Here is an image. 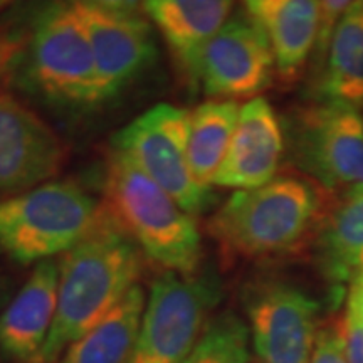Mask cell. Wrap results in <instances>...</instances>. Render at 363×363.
<instances>
[{
	"label": "cell",
	"instance_id": "obj_30",
	"mask_svg": "<svg viewBox=\"0 0 363 363\" xmlns=\"http://www.w3.org/2000/svg\"><path fill=\"white\" fill-rule=\"evenodd\" d=\"M254 363H261V362H259V360H257V362H254Z\"/></svg>",
	"mask_w": 363,
	"mask_h": 363
},
{
	"label": "cell",
	"instance_id": "obj_20",
	"mask_svg": "<svg viewBox=\"0 0 363 363\" xmlns=\"http://www.w3.org/2000/svg\"><path fill=\"white\" fill-rule=\"evenodd\" d=\"M240 106L235 101H211L190 111L189 165L194 179L212 189L216 175L225 160L239 120Z\"/></svg>",
	"mask_w": 363,
	"mask_h": 363
},
{
	"label": "cell",
	"instance_id": "obj_1",
	"mask_svg": "<svg viewBox=\"0 0 363 363\" xmlns=\"http://www.w3.org/2000/svg\"><path fill=\"white\" fill-rule=\"evenodd\" d=\"M330 190L299 175H281L257 189L235 190L208 220L220 251L239 259L296 252L315 239Z\"/></svg>",
	"mask_w": 363,
	"mask_h": 363
},
{
	"label": "cell",
	"instance_id": "obj_10",
	"mask_svg": "<svg viewBox=\"0 0 363 363\" xmlns=\"http://www.w3.org/2000/svg\"><path fill=\"white\" fill-rule=\"evenodd\" d=\"M249 335L261 363H310L320 303L288 283H264L247 296Z\"/></svg>",
	"mask_w": 363,
	"mask_h": 363
},
{
	"label": "cell",
	"instance_id": "obj_17",
	"mask_svg": "<svg viewBox=\"0 0 363 363\" xmlns=\"http://www.w3.org/2000/svg\"><path fill=\"white\" fill-rule=\"evenodd\" d=\"M318 94L323 103L363 108V0H357L335 27L320 66Z\"/></svg>",
	"mask_w": 363,
	"mask_h": 363
},
{
	"label": "cell",
	"instance_id": "obj_24",
	"mask_svg": "<svg viewBox=\"0 0 363 363\" xmlns=\"http://www.w3.org/2000/svg\"><path fill=\"white\" fill-rule=\"evenodd\" d=\"M357 0H321V16H320V33H318V43L315 49V59L321 66L323 57L328 49L330 39L333 30L343 13L350 9Z\"/></svg>",
	"mask_w": 363,
	"mask_h": 363
},
{
	"label": "cell",
	"instance_id": "obj_28",
	"mask_svg": "<svg viewBox=\"0 0 363 363\" xmlns=\"http://www.w3.org/2000/svg\"><path fill=\"white\" fill-rule=\"evenodd\" d=\"M348 293H350L352 296L357 299V303H358V305H360L362 311H363V271L360 272V274L357 276L355 279L352 281L350 289H348Z\"/></svg>",
	"mask_w": 363,
	"mask_h": 363
},
{
	"label": "cell",
	"instance_id": "obj_22",
	"mask_svg": "<svg viewBox=\"0 0 363 363\" xmlns=\"http://www.w3.org/2000/svg\"><path fill=\"white\" fill-rule=\"evenodd\" d=\"M340 326L348 363H363V311L350 293L347 298V310L340 318Z\"/></svg>",
	"mask_w": 363,
	"mask_h": 363
},
{
	"label": "cell",
	"instance_id": "obj_15",
	"mask_svg": "<svg viewBox=\"0 0 363 363\" xmlns=\"http://www.w3.org/2000/svg\"><path fill=\"white\" fill-rule=\"evenodd\" d=\"M235 0H142L143 11L194 81L203 48L230 19Z\"/></svg>",
	"mask_w": 363,
	"mask_h": 363
},
{
	"label": "cell",
	"instance_id": "obj_7",
	"mask_svg": "<svg viewBox=\"0 0 363 363\" xmlns=\"http://www.w3.org/2000/svg\"><path fill=\"white\" fill-rule=\"evenodd\" d=\"M35 84L59 101L99 103L94 54L74 4H52L40 13L30 39Z\"/></svg>",
	"mask_w": 363,
	"mask_h": 363
},
{
	"label": "cell",
	"instance_id": "obj_3",
	"mask_svg": "<svg viewBox=\"0 0 363 363\" xmlns=\"http://www.w3.org/2000/svg\"><path fill=\"white\" fill-rule=\"evenodd\" d=\"M103 195L104 214L150 261L184 276L197 272L202 238L192 216L115 148L106 160Z\"/></svg>",
	"mask_w": 363,
	"mask_h": 363
},
{
	"label": "cell",
	"instance_id": "obj_11",
	"mask_svg": "<svg viewBox=\"0 0 363 363\" xmlns=\"http://www.w3.org/2000/svg\"><path fill=\"white\" fill-rule=\"evenodd\" d=\"M62 145L40 118L0 94V194L13 195L45 184L62 165Z\"/></svg>",
	"mask_w": 363,
	"mask_h": 363
},
{
	"label": "cell",
	"instance_id": "obj_26",
	"mask_svg": "<svg viewBox=\"0 0 363 363\" xmlns=\"http://www.w3.org/2000/svg\"><path fill=\"white\" fill-rule=\"evenodd\" d=\"M242 2L249 16L262 22V24H266L267 19L271 17V13L276 11V7H278L283 0H242Z\"/></svg>",
	"mask_w": 363,
	"mask_h": 363
},
{
	"label": "cell",
	"instance_id": "obj_19",
	"mask_svg": "<svg viewBox=\"0 0 363 363\" xmlns=\"http://www.w3.org/2000/svg\"><path fill=\"white\" fill-rule=\"evenodd\" d=\"M321 0H283L266 22L276 74L293 83L315 52L320 33Z\"/></svg>",
	"mask_w": 363,
	"mask_h": 363
},
{
	"label": "cell",
	"instance_id": "obj_4",
	"mask_svg": "<svg viewBox=\"0 0 363 363\" xmlns=\"http://www.w3.org/2000/svg\"><path fill=\"white\" fill-rule=\"evenodd\" d=\"M98 202L72 182H45L0 199V247L22 264L78 246L103 220Z\"/></svg>",
	"mask_w": 363,
	"mask_h": 363
},
{
	"label": "cell",
	"instance_id": "obj_18",
	"mask_svg": "<svg viewBox=\"0 0 363 363\" xmlns=\"http://www.w3.org/2000/svg\"><path fill=\"white\" fill-rule=\"evenodd\" d=\"M145 301L140 284L135 286L96 326L66 348L61 363H131Z\"/></svg>",
	"mask_w": 363,
	"mask_h": 363
},
{
	"label": "cell",
	"instance_id": "obj_2",
	"mask_svg": "<svg viewBox=\"0 0 363 363\" xmlns=\"http://www.w3.org/2000/svg\"><path fill=\"white\" fill-rule=\"evenodd\" d=\"M142 251L104 214L96 229L59 262L57 311L35 363H54L96 326L142 276Z\"/></svg>",
	"mask_w": 363,
	"mask_h": 363
},
{
	"label": "cell",
	"instance_id": "obj_6",
	"mask_svg": "<svg viewBox=\"0 0 363 363\" xmlns=\"http://www.w3.org/2000/svg\"><path fill=\"white\" fill-rule=\"evenodd\" d=\"M189 135L190 111L162 103L118 131L113 148L125 153L187 214L195 216L211 206L212 189L194 179Z\"/></svg>",
	"mask_w": 363,
	"mask_h": 363
},
{
	"label": "cell",
	"instance_id": "obj_16",
	"mask_svg": "<svg viewBox=\"0 0 363 363\" xmlns=\"http://www.w3.org/2000/svg\"><path fill=\"white\" fill-rule=\"evenodd\" d=\"M315 246L318 266L330 284H352L363 271V185L331 194Z\"/></svg>",
	"mask_w": 363,
	"mask_h": 363
},
{
	"label": "cell",
	"instance_id": "obj_5",
	"mask_svg": "<svg viewBox=\"0 0 363 363\" xmlns=\"http://www.w3.org/2000/svg\"><path fill=\"white\" fill-rule=\"evenodd\" d=\"M219 301L220 283L211 271L190 276L163 272L150 286L131 363L184 362Z\"/></svg>",
	"mask_w": 363,
	"mask_h": 363
},
{
	"label": "cell",
	"instance_id": "obj_8",
	"mask_svg": "<svg viewBox=\"0 0 363 363\" xmlns=\"http://www.w3.org/2000/svg\"><path fill=\"white\" fill-rule=\"evenodd\" d=\"M294 160L330 192L363 185V116L345 104L316 103L296 115Z\"/></svg>",
	"mask_w": 363,
	"mask_h": 363
},
{
	"label": "cell",
	"instance_id": "obj_23",
	"mask_svg": "<svg viewBox=\"0 0 363 363\" xmlns=\"http://www.w3.org/2000/svg\"><path fill=\"white\" fill-rule=\"evenodd\" d=\"M310 363H348L340 320L318 330Z\"/></svg>",
	"mask_w": 363,
	"mask_h": 363
},
{
	"label": "cell",
	"instance_id": "obj_27",
	"mask_svg": "<svg viewBox=\"0 0 363 363\" xmlns=\"http://www.w3.org/2000/svg\"><path fill=\"white\" fill-rule=\"evenodd\" d=\"M13 51H16V44L11 43V40L0 39V83H2L4 74H6L7 65L11 61Z\"/></svg>",
	"mask_w": 363,
	"mask_h": 363
},
{
	"label": "cell",
	"instance_id": "obj_12",
	"mask_svg": "<svg viewBox=\"0 0 363 363\" xmlns=\"http://www.w3.org/2000/svg\"><path fill=\"white\" fill-rule=\"evenodd\" d=\"M84 22L94 54L99 103L116 96L155 57L150 26L138 13L125 16L72 0Z\"/></svg>",
	"mask_w": 363,
	"mask_h": 363
},
{
	"label": "cell",
	"instance_id": "obj_9",
	"mask_svg": "<svg viewBox=\"0 0 363 363\" xmlns=\"http://www.w3.org/2000/svg\"><path fill=\"white\" fill-rule=\"evenodd\" d=\"M276 74L266 26L247 12L235 13L208 40L194 81L211 99L235 101L259 96Z\"/></svg>",
	"mask_w": 363,
	"mask_h": 363
},
{
	"label": "cell",
	"instance_id": "obj_13",
	"mask_svg": "<svg viewBox=\"0 0 363 363\" xmlns=\"http://www.w3.org/2000/svg\"><path fill=\"white\" fill-rule=\"evenodd\" d=\"M284 145L283 125L271 103L262 96L249 99L240 106L233 142L214 185L249 190L267 184L278 177Z\"/></svg>",
	"mask_w": 363,
	"mask_h": 363
},
{
	"label": "cell",
	"instance_id": "obj_29",
	"mask_svg": "<svg viewBox=\"0 0 363 363\" xmlns=\"http://www.w3.org/2000/svg\"><path fill=\"white\" fill-rule=\"evenodd\" d=\"M11 2H13V0H0V7H6Z\"/></svg>",
	"mask_w": 363,
	"mask_h": 363
},
{
	"label": "cell",
	"instance_id": "obj_14",
	"mask_svg": "<svg viewBox=\"0 0 363 363\" xmlns=\"http://www.w3.org/2000/svg\"><path fill=\"white\" fill-rule=\"evenodd\" d=\"M59 264L43 261L0 315V350L17 362L35 363L57 311Z\"/></svg>",
	"mask_w": 363,
	"mask_h": 363
},
{
	"label": "cell",
	"instance_id": "obj_21",
	"mask_svg": "<svg viewBox=\"0 0 363 363\" xmlns=\"http://www.w3.org/2000/svg\"><path fill=\"white\" fill-rule=\"evenodd\" d=\"M249 326L234 313L211 320L192 353L182 363H251Z\"/></svg>",
	"mask_w": 363,
	"mask_h": 363
},
{
	"label": "cell",
	"instance_id": "obj_25",
	"mask_svg": "<svg viewBox=\"0 0 363 363\" xmlns=\"http://www.w3.org/2000/svg\"><path fill=\"white\" fill-rule=\"evenodd\" d=\"M91 6L103 9V11L115 12V13H125V16H133L138 13L140 0H83Z\"/></svg>",
	"mask_w": 363,
	"mask_h": 363
}]
</instances>
